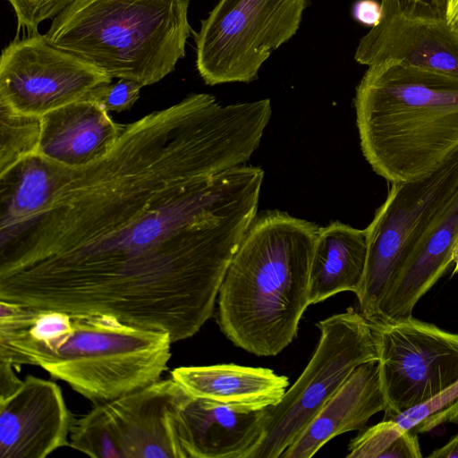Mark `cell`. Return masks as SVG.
<instances>
[{
  "mask_svg": "<svg viewBox=\"0 0 458 458\" xmlns=\"http://www.w3.org/2000/svg\"><path fill=\"white\" fill-rule=\"evenodd\" d=\"M368 67L354 98L367 162L391 183L434 173L458 151V73L396 61Z\"/></svg>",
  "mask_w": 458,
  "mask_h": 458,
  "instance_id": "obj_4",
  "label": "cell"
},
{
  "mask_svg": "<svg viewBox=\"0 0 458 458\" xmlns=\"http://www.w3.org/2000/svg\"><path fill=\"white\" fill-rule=\"evenodd\" d=\"M317 348L295 383L267 407L263 435L248 458H280L360 365L377 360L371 324L349 308L319 320Z\"/></svg>",
  "mask_w": 458,
  "mask_h": 458,
  "instance_id": "obj_6",
  "label": "cell"
},
{
  "mask_svg": "<svg viewBox=\"0 0 458 458\" xmlns=\"http://www.w3.org/2000/svg\"><path fill=\"white\" fill-rule=\"evenodd\" d=\"M389 420L458 382V334L411 317L371 325Z\"/></svg>",
  "mask_w": 458,
  "mask_h": 458,
  "instance_id": "obj_9",
  "label": "cell"
},
{
  "mask_svg": "<svg viewBox=\"0 0 458 458\" xmlns=\"http://www.w3.org/2000/svg\"><path fill=\"white\" fill-rule=\"evenodd\" d=\"M41 117L0 106V173L22 158L38 153Z\"/></svg>",
  "mask_w": 458,
  "mask_h": 458,
  "instance_id": "obj_22",
  "label": "cell"
},
{
  "mask_svg": "<svg viewBox=\"0 0 458 458\" xmlns=\"http://www.w3.org/2000/svg\"><path fill=\"white\" fill-rule=\"evenodd\" d=\"M74 420L55 382L28 375L0 401V458H44L69 446Z\"/></svg>",
  "mask_w": 458,
  "mask_h": 458,
  "instance_id": "obj_13",
  "label": "cell"
},
{
  "mask_svg": "<svg viewBox=\"0 0 458 458\" xmlns=\"http://www.w3.org/2000/svg\"><path fill=\"white\" fill-rule=\"evenodd\" d=\"M309 0H220L196 34V66L206 84L250 82L297 32Z\"/></svg>",
  "mask_w": 458,
  "mask_h": 458,
  "instance_id": "obj_7",
  "label": "cell"
},
{
  "mask_svg": "<svg viewBox=\"0 0 458 458\" xmlns=\"http://www.w3.org/2000/svg\"><path fill=\"white\" fill-rule=\"evenodd\" d=\"M377 360L357 367L280 458H310L332 438L365 428L385 411Z\"/></svg>",
  "mask_w": 458,
  "mask_h": 458,
  "instance_id": "obj_17",
  "label": "cell"
},
{
  "mask_svg": "<svg viewBox=\"0 0 458 458\" xmlns=\"http://www.w3.org/2000/svg\"><path fill=\"white\" fill-rule=\"evenodd\" d=\"M62 166L36 153L0 173V223L37 212L55 190Z\"/></svg>",
  "mask_w": 458,
  "mask_h": 458,
  "instance_id": "obj_20",
  "label": "cell"
},
{
  "mask_svg": "<svg viewBox=\"0 0 458 458\" xmlns=\"http://www.w3.org/2000/svg\"><path fill=\"white\" fill-rule=\"evenodd\" d=\"M124 127L98 103L76 101L41 116L38 154L64 166H87L112 150Z\"/></svg>",
  "mask_w": 458,
  "mask_h": 458,
  "instance_id": "obj_16",
  "label": "cell"
},
{
  "mask_svg": "<svg viewBox=\"0 0 458 458\" xmlns=\"http://www.w3.org/2000/svg\"><path fill=\"white\" fill-rule=\"evenodd\" d=\"M348 458H420L418 434L393 420L363 428L348 445Z\"/></svg>",
  "mask_w": 458,
  "mask_h": 458,
  "instance_id": "obj_21",
  "label": "cell"
},
{
  "mask_svg": "<svg viewBox=\"0 0 458 458\" xmlns=\"http://www.w3.org/2000/svg\"><path fill=\"white\" fill-rule=\"evenodd\" d=\"M453 263L454 265L453 274L458 273V239L455 242L454 250H453Z\"/></svg>",
  "mask_w": 458,
  "mask_h": 458,
  "instance_id": "obj_30",
  "label": "cell"
},
{
  "mask_svg": "<svg viewBox=\"0 0 458 458\" xmlns=\"http://www.w3.org/2000/svg\"><path fill=\"white\" fill-rule=\"evenodd\" d=\"M183 392L170 377L101 403L120 458H185L173 423Z\"/></svg>",
  "mask_w": 458,
  "mask_h": 458,
  "instance_id": "obj_12",
  "label": "cell"
},
{
  "mask_svg": "<svg viewBox=\"0 0 458 458\" xmlns=\"http://www.w3.org/2000/svg\"><path fill=\"white\" fill-rule=\"evenodd\" d=\"M430 458H458V433L445 445L435 449L428 454Z\"/></svg>",
  "mask_w": 458,
  "mask_h": 458,
  "instance_id": "obj_28",
  "label": "cell"
},
{
  "mask_svg": "<svg viewBox=\"0 0 458 458\" xmlns=\"http://www.w3.org/2000/svg\"><path fill=\"white\" fill-rule=\"evenodd\" d=\"M107 73L50 44L38 32L15 39L0 57V106L41 117L87 99L92 89L109 84Z\"/></svg>",
  "mask_w": 458,
  "mask_h": 458,
  "instance_id": "obj_10",
  "label": "cell"
},
{
  "mask_svg": "<svg viewBox=\"0 0 458 458\" xmlns=\"http://www.w3.org/2000/svg\"><path fill=\"white\" fill-rule=\"evenodd\" d=\"M12 5L17 19L18 30L30 35L38 33V25L55 18L75 0H6Z\"/></svg>",
  "mask_w": 458,
  "mask_h": 458,
  "instance_id": "obj_24",
  "label": "cell"
},
{
  "mask_svg": "<svg viewBox=\"0 0 458 458\" xmlns=\"http://www.w3.org/2000/svg\"><path fill=\"white\" fill-rule=\"evenodd\" d=\"M190 1L75 0L44 35L111 78L148 86L185 56Z\"/></svg>",
  "mask_w": 458,
  "mask_h": 458,
  "instance_id": "obj_5",
  "label": "cell"
},
{
  "mask_svg": "<svg viewBox=\"0 0 458 458\" xmlns=\"http://www.w3.org/2000/svg\"><path fill=\"white\" fill-rule=\"evenodd\" d=\"M318 229L284 211L256 214L217 296V324L235 346L275 356L297 335L310 305V270Z\"/></svg>",
  "mask_w": 458,
  "mask_h": 458,
  "instance_id": "obj_3",
  "label": "cell"
},
{
  "mask_svg": "<svg viewBox=\"0 0 458 458\" xmlns=\"http://www.w3.org/2000/svg\"><path fill=\"white\" fill-rule=\"evenodd\" d=\"M445 13L449 22L458 29V0H448Z\"/></svg>",
  "mask_w": 458,
  "mask_h": 458,
  "instance_id": "obj_29",
  "label": "cell"
},
{
  "mask_svg": "<svg viewBox=\"0 0 458 458\" xmlns=\"http://www.w3.org/2000/svg\"><path fill=\"white\" fill-rule=\"evenodd\" d=\"M389 420L416 434L429 432L445 423L458 424V382Z\"/></svg>",
  "mask_w": 458,
  "mask_h": 458,
  "instance_id": "obj_23",
  "label": "cell"
},
{
  "mask_svg": "<svg viewBox=\"0 0 458 458\" xmlns=\"http://www.w3.org/2000/svg\"><path fill=\"white\" fill-rule=\"evenodd\" d=\"M14 369L11 363L0 360V401L12 396L23 384V380L17 377Z\"/></svg>",
  "mask_w": 458,
  "mask_h": 458,
  "instance_id": "obj_27",
  "label": "cell"
},
{
  "mask_svg": "<svg viewBox=\"0 0 458 458\" xmlns=\"http://www.w3.org/2000/svg\"><path fill=\"white\" fill-rule=\"evenodd\" d=\"M258 147L246 111L207 93L126 124L102 159L63 165L37 212L0 224V299L193 336L257 214Z\"/></svg>",
  "mask_w": 458,
  "mask_h": 458,
  "instance_id": "obj_1",
  "label": "cell"
},
{
  "mask_svg": "<svg viewBox=\"0 0 458 458\" xmlns=\"http://www.w3.org/2000/svg\"><path fill=\"white\" fill-rule=\"evenodd\" d=\"M172 344L165 332L111 315L0 301V360L40 367L95 404L159 380Z\"/></svg>",
  "mask_w": 458,
  "mask_h": 458,
  "instance_id": "obj_2",
  "label": "cell"
},
{
  "mask_svg": "<svg viewBox=\"0 0 458 458\" xmlns=\"http://www.w3.org/2000/svg\"><path fill=\"white\" fill-rule=\"evenodd\" d=\"M142 88L138 82L120 79L114 84H105L92 89L88 98L98 103L106 111L129 110L138 100Z\"/></svg>",
  "mask_w": 458,
  "mask_h": 458,
  "instance_id": "obj_25",
  "label": "cell"
},
{
  "mask_svg": "<svg viewBox=\"0 0 458 458\" xmlns=\"http://www.w3.org/2000/svg\"><path fill=\"white\" fill-rule=\"evenodd\" d=\"M378 22L360 40L354 59L386 61L458 73V29L428 0H381Z\"/></svg>",
  "mask_w": 458,
  "mask_h": 458,
  "instance_id": "obj_11",
  "label": "cell"
},
{
  "mask_svg": "<svg viewBox=\"0 0 458 458\" xmlns=\"http://www.w3.org/2000/svg\"><path fill=\"white\" fill-rule=\"evenodd\" d=\"M458 239V189L436 214L399 270L375 324L411 317L417 302L453 263Z\"/></svg>",
  "mask_w": 458,
  "mask_h": 458,
  "instance_id": "obj_15",
  "label": "cell"
},
{
  "mask_svg": "<svg viewBox=\"0 0 458 458\" xmlns=\"http://www.w3.org/2000/svg\"><path fill=\"white\" fill-rule=\"evenodd\" d=\"M458 189V151L424 177L393 182L367 232V260L360 292V314L377 320L379 307L412 248Z\"/></svg>",
  "mask_w": 458,
  "mask_h": 458,
  "instance_id": "obj_8",
  "label": "cell"
},
{
  "mask_svg": "<svg viewBox=\"0 0 458 458\" xmlns=\"http://www.w3.org/2000/svg\"><path fill=\"white\" fill-rule=\"evenodd\" d=\"M171 377L193 396L250 411L280 403L289 385L272 369L236 364L179 367Z\"/></svg>",
  "mask_w": 458,
  "mask_h": 458,
  "instance_id": "obj_18",
  "label": "cell"
},
{
  "mask_svg": "<svg viewBox=\"0 0 458 458\" xmlns=\"http://www.w3.org/2000/svg\"><path fill=\"white\" fill-rule=\"evenodd\" d=\"M367 232L339 221L319 227L309 284L310 304L342 292H360L367 260Z\"/></svg>",
  "mask_w": 458,
  "mask_h": 458,
  "instance_id": "obj_19",
  "label": "cell"
},
{
  "mask_svg": "<svg viewBox=\"0 0 458 458\" xmlns=\"http://www.w3.org/2000/svg\"><path fill=\"white\" fill-rule=\"evenodd\" d=\"M352 16L360 23L373 27L381 17V4L376 0H358L352 6Z\"/></svg>",
  "mask_w": 458,
  "mask_h": 458,
  "instance_id": "obj_26",
  "label": "cell"
},
{
  "mask_svg": "<svg viewBox=\"0 0 458 458\" xmlns=\"http://www.w3.org/2000/svg\"><path fill=\"white\" fill-rule=\"evenodd\" d=\"M267 408L245 410L184 390L173 423L185 458H248L261 439Z\"/></svg>",
  "mask_w": 458,
  "mask_h": 458,
  "instance_id": "obj_14",
  "label": "cell"
}]
</instances>
